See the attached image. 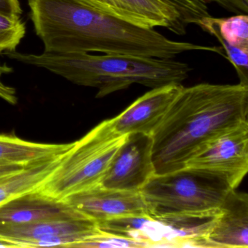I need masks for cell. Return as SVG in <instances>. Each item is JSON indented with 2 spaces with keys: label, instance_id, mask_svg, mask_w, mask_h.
I'll list each match as a JSON object with an SVG mask.
<instances>
[{
  "label": "cell",
  "instance_id": "obj_1",
  "mask_svg": "<svg viewBox=\"0 0 248 248\" xmlns=\"http://www.w3.org/2000/svg\"><path fill=\"white\" fill-rule=\"evenodd\" d=\"M36 34L47 53H101L175 59L188 52L218 53L217 46L170 40L103 12L82 0H28Z\"/></svg>",
  "mask_w": 248,
  "mask_h": 248
},
{
  "label": "cell",
  "instance_id": "obj_2",
  "mask_svg": "<svg viewBox=\"0 0 248 248\" xmlns=\"http://www.w3.org/2000/svg\"><path fill=\"white\" fill-rule=\"evenodd\" d=\"M248 87L200 83L182 89L152 136L155 174L186 168L206 144L248 121Z\"/></svg>",
  "mask_w": 248,
  "mask_h": 248
},
{
  "label": "cell",
  "instance_id": "obj_3",
  "mask_svg": "<svg viewBox=\"0 0 248 248\" xmlns=\"http://www.w3.org/2000/svg\"><path fill=\"white\" fill-rule=\"evenodd\" d=\"M5 55L12 60L47 69L76 85L96 88L98 98L135 84L152 89L182 84L191 71L188 63L174 59L88 53L44 52L34 55L16 50Z\"/></svg>",
  "mask_w": 248,
  "mask_h": 248
},
{
  "label": "cell",
  "instance_id": "obj_4",
  "mask_svg": "<svg viewBox=\"0 0 248 248\" xmlns=\"http://www.w3.org/2000/svg\"><path fill=\"white\" fill-rule=\"evenodd\" d=\"M126 136L116 131L111 119L101 122L74 142L57 168L37 190L63 200L101 184Z\"/></svg>",
  "mask_w": 248,
  "mask_h": 248
},
{
  "label": "cell",
  "instance_id": "obj_5",
  "mask_svg": "<svg viewBox=\"0 0 248 248\" xmlns=\"http://www.w3.org/2000/svg\"><path fill=\"white\" fill-rule=\"evenodd\" d=\"M232 189L225 177L184 168L155 175L140 189L152 217L216 211Z\"/></svg>",
  "mask_w": 248,
  "mask_h": 248
},
{
  "label": "cell",
  "instance_id": "obj_6",
  "mask_svg": "<svg viewBox=\"0 0 248 248\" xmlns=\"http://www.w3.org/2000/svg\"><path fill=\"white\" fill-rule=\"evenodd\" d=\"M101 232L98 222L81 213L22 224H0V240L12 248H75Z\"/></svg>",
  "mask_w": 248,
  "mask_h": 248
},
{
  "label": "cell",
  "instance_id": "obj_7",
  "mask_svg": "<svg viewBox=\"0 0 248 248\" xmlns=\"http://www.w3.org/2000/svg\"><path fill=\"white\" fill-rule=\"evenodd\" d=\"M186 168L220 174L236 189L248 171V121L213 139L188 161Z\"/></svg>",
  "mask_w": 248,
  "mask_h": 248
},
{
  "label": "cell",
  "instance_id": "obj_8",
  "mask_svg": "<svg viewBox=\"0 0 248 248\" xmlns=\"http://www.w3.org/2000/svg\"><path fill=\"white\" fill-rule=\"evenodd\" d=\"M155 174L152 136L130 133L113 158L101 185L124 191H140Z\"/></svg>",
  "mask_w": 248,
  "mask_h": 248
},
{
  "label": "cell",
  "instance_id": "obj_9",
  "mask_svg": "<svg viewBox=\"0 0 248 248\" xmlns=\"http://www.w3.org/2000/svg\"><path fill=\"white\" fill-rule=\"evenodd\" d=\"M63 201L98 223L114 217L150 216L140 191L114 189L101 184L75 193Z\"/></svg>",
  "mask_w": 248,
  "mask_h": 248
},
{
  "label": "cell",
  "instance_id": "obj_10",
  "mask_svg": "<svg viewBox=\"0 0 248 248\" xmlns=\"http://www.w3.org/2000/svg\"><path fill=\"white\" fill-rule=\"evenodd\" d=\"M182 88V84L172 83L153 88L111 119L113 127L123 136L134 133L152 136Z\"/></svg>",
  "mask_w": 248,
  "mask_h": 248
},
{
  "label": "cell",
  "instance_id": "obj_11",
  "mask_svg": "<svg viewBox=\"0 0 248 248\" xmlns=\"http://www.w3.org/2000/svg\"><path fill=\"white\" fill-rule=\"evenodd\" d=\"M210 248H248V196L232 189L207 235Z\"/></svg>",
  "mask_w": 248,
  "mask_h": 248
},
{
  "label": "cell",
  "instance_id": "obj_12",
  "mask_svg": "<svg viewBox=\"0 0 248 248\" xmlns=\"http://www.w3.org/2000/svg\"><path fill=\"white\" fill-rule=\"evenodd\" d=\"M81 213L63 200L34 190L0 206V224H22Z\"/></svg>",
  "mask_w": 248,
  "mask_h": 248
},
{
  "label": "cell",
  "instance_id": "obj_13",
  "mask_svg": "<svg viewBox=\"0 0 248 248\" xmlns=\"http://www.w3.org/2000/svg\"><path fill=\"white\" fill-rule=\"evenodd\" d=\"M123 19L144 28H165L185 35L187 26L179 13L164 0H112Z\"/></svg>",
  "mask_w": 248,
  "mask_h": 248
},
{
  "label": "cell",
  "instance_id": "obj_14",
  "mask_svg": "<svg viewBox=\"0 0 248 248\" xmlns=\"http://www.w3.org/2000/svg\"><path fill=\"white\" fill-rule=\"evenodd\" d=\"M98 226L104 232L143 242L147 248H173V240L168 227L151 216L114 217L98 223Z\"/></svg>",
  "mask_w": 248,
  "mask_h": 248
},
{
  "label": "cell",
  "instance_id": "obj_15",
  "mask_svg": "<svg viewBox=\"0 0 248 248\" xmlns=\"http://www.w3.org/2000/svg\"><path fill=\"white\" fill-rule=\"evenodd\" d=\"M73 143H35L14 134H0V162L31 165L65 153Z\"/></svg>",
  "mask_w": 248,
  "mask_h": 248
},
{
  "label": "cell",
  "instance_id": "obj_16",
  "mask_svg": "<svg viewBox=\"0 0 248 248\" xmlns=\"http://www.w3.org/2000/svg\"><path fill=\"white\" fill-rule=\"evenodd\" d=\"M66 153V152H65ZM64 153L34 162L19 172L0 179V206L37 190L55 170Z\"/></svg>",
  "mask_w": 248,
  "mask_h": 248
},
{
  "label": "cell",
  "instance_id": "obj_17",
  "mask_svg": "<svg viewBox=\"0 0 248 248\" xmlns=\"http://www.w3.org/2000/svg\"><path fill=\"white\" fill-rule=\"evenodd\" d=\"M199 27L216 37L221 47L248 48V14H237L229 18L210 16L203 20Z\"/></svg>",
  "mask_w": 248,
  "mask_h": 248
},
{
  "label": "cell",
  "instance_id": "obj_18",
  "mask_svg": "<svg viewBox=\"0 0 248 248\" xmlns=\"http://www.w3.org/2000/svg\"><path fill=\"white\" fill-rule=\"evenodd\" d=\"M25 34L21 16L0 12V54L16 51Z\"/></svg>",
  "mask_w": 248,
  "mask_h": 248
},
{
  "label": "cell",
  "instance_id": "obj_19",
  "mask_svg": "<svg viewBox=\"0 0 248 248\" xmlns=\"http://www.w3.org/2000/svg\"><path fill=\"white\" fill-rule=\"evenodd\" d=\"M179 13L186 25L200 26L202 21L211 16L205 0H164Z\"/></svg>",
  "mask_w": 248,
  "mask_h": 248
},
{
  "label": "cell",
  "instance_id": "obj_20",
  "mask_svg": "<svg viewBox=\"0 0 248 248\" xmlns=\"http://www.w3.org/2000/svg\"><path fill=\"white\" fill-rule=\"evenodd\" d=\"M75 248H139L147 246L143 242L101 231L98 234L75 245Z\"/></svg>",
  "mask_w": 248,
  "mask_h": 248
},
{
  "label": "cell",
  "instance_id": "obj_21",
  "mask_svg": "<svg viewBox=\"0 0 248 248\" xmlns=\"http://www.w3.org/2000/svg\"><path fill=\"white\" fill-rule=\"evenodd\" d=\"M207 3L217 4L232 14H248V0H205Z\"/></svg>",
  "mask_w": 248,
  "mask_h": 248
},
{
  "label": "cell",
  "instance_id": "obj_22",
  "mask_svg": "<svg viewBox=\"0 0 248 248\" xmlns=\"http://www.w3.org/2000/svg\"><path fill=\"white\" fill-rule=\"evenodd\" d=\"M12 72L13 69L11 68L8 67L5 64H0V98L9 104H16L18 101L16 90L12 87L5 85L2 81V78L4 75Z\"/></svg>",
  "mask_w": 248,
  "mask_h": 248
},
{
  "label": "cell",
  "instance_id": "obj_23",
  "mask_svg": "<svg viewBox=\"0 0 248 248\" xmlns=\"http://www.w3.org/2000/svg\"><path fill=\"white\" fill-rule=\"evenodd\" d=\"M82 1L103 12L107 13L123 20L121 14L114 5L112 0H82Z\"/></svg>",
  "mask_w": 248,
  "mask_h": 248
},
{
  "label": "cell",
  "instance_id": "obj_24",
  "mask_svg": "<svg viewBox=\"0 0 248 248\" xmlns=\"http://www.w3.org/2000/svg\"><path fill=\"white\" fill-rule=\"evenodd\" d=\"M0 12L21 16L23 11L19 0H0Z\"/></svg>",
  "mask_w": 248,
  "mask_h": 248
},
{
  "label": "cell",
  "instance_id": "obj_25",
  "mask_svg": "<svg viewBox=\"0 0 248 248\" xmlns=\"http://www.w3.org/2000/svg\"><path fill=\"white\" fill-rule=\"evenodd\" d=\"M29 165H18V164L0 162V179L22 170Z\"/></svg>",
  "mask_w": 248,
  "mask_h": 248
}]
</instances>
